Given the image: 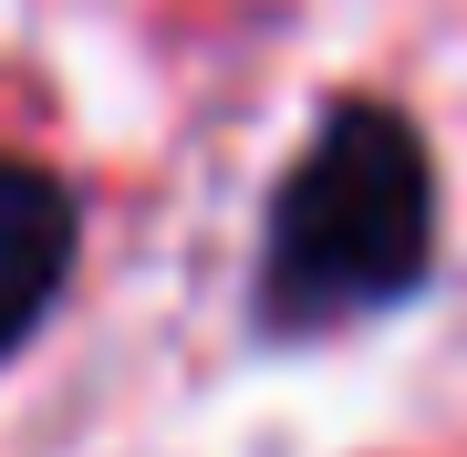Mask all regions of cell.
<instances>
[{
    "mask_svg": "<svg viewBox=\"0 0 467 457\" xmlns=\"http://www.w3.org/2000/svg\"><path fill=\"white\" fill-rule=\"evenodd\" d=\"M436 260V167L395 104H343L270 198L260 239V322L333 333L426 281Z\"/></svg>",
    "mask_w": 467,
    "mask_h": 457,
    "instance_id": "obj_1",
    "label": "cell"
},
{
    "mask_svg": "<svg viewBox=\"0 0 467 457\" xmlns=\"http://www.w3.org/2000/svg\"><path fill=\"white\" fill-rule=\"evenodd\" d=\"M73 187L32 167V156H0V364L32 343V322L52 312V291L73 281Z\"/></svg>",
    "mask_w": 467,
    "mask_h": 457,
    "instance_id": "obj_2",
    "label": "cell"
}]
</instances>
